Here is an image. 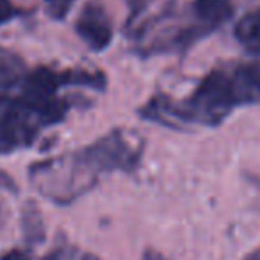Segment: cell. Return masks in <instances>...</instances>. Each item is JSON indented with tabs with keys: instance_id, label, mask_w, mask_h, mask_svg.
I'll use <instances>...</instances> for the list:
<instances>
[{
	"instance_id": "cell-6",
	"label": "cell",
	"mask_w": 260,
	"mask_h": 260,
	"mask_svg": "<svg viewBox=\"0 0 260 260\" xmlns=\"http://www.w3.org/2000/svg\"><path fill=\"white\" fill-rule=\"evenodd\" d=\"M234 36L248 53L260 57V7L246 13L237 21Z\"/></svg>"
},
{
	"instance_id": "cell-10",
	"label": "cell",
	"mask_w": 260,
	"mask_h": 260,
	"mask_svg": "<svg viewBox=\"0 0 260 260\" xmlns=\"http://www.w3.org/2000/svg\"><path fill=\"white\" fill-rule=\"evenodd\" d=\"M0 260H30V255L21 250H11L6 255H2Z\"/></svg>"
},
{
	"instance_id": "cell-4",
	"label": "cell",
	"mask_w": 260,
	"mask_h": 260,
	"mask_svg": "<svg viewBox=\"0 0 260 260\" xmlns=\"http://www.w3.org/2000/svg\"><path fill=\"white\" fill-rule=\"evenodd\" d=\"M78 38L92 52H105L113 41V25L105 7L98 2H89L82 7L75 21Z\"/></svg>"
},
{
	"instance_id": "cell-8",
	"label": "cell",
	"mask_w": 260,
	"mask_h": 260,
	"mask_svg": "<svg viewBox=\"0 0 260 260\" xmlns=\"http://www.w3.org/2000/svg\"><path fill=\"white\" fill-rule=\"evenodd\" d=\"M48 2H50V11H52L53 16L64 18L75 0H48Z\"/></svg>"
},
{
	"instance_id": "cell-2",
	"label": "cell",
	"mask_w": 260,
	"mask_h": 260,
	"mask_svg": "<svg viewBox=\"0 0 260 260\" xmlns=\"http://www.w3.org/2000/svg\"><path fill=\"white\" fill-rule=\"evenodd\" d=\"M260 105V58L221 62L184 100L157 94L140 108V117L161 126L216 127L237 108Z\"/></svg>"
},
{
	"instance_id": "cell-1",
	"label": "cell",
	"mask_w": 260,
	"mask_h": 260,
	"mask_svg": "<svg viewBox=\"0 0 260 260\" xmlns=\"http://www.w3.org/2000/svg\"><path fill=\"white\" fill-rule=\"evenodd\" d=\"M105 75L89 69L27 68L13 52L0 50V154L27 149L71 110L64 89L103 90Z\"/></svg>"
},
{
	"instance_id": "cell-11",
	"label": "cell",
	"mask_w": 260,
	"mask_h": 260,
	"mask_svg": "<svg viewBox=\"0 0 260 260\" xmlns=\"http://www.w3.org/2000/svg\"><path fill=\"white\" fill-rule=\"evenodd\" d=\"M142 260H168L163 253H159L154 248H147L142 255Z\"/></svg>"
},
{
	"instance_id": "cell-13",
	"label": "cell",
	"mask_w": 260,
	"mask_h": 260,
	"mask_svg": "<svg viewBox=\"0 0 260 260\" xmlns=\"http://www.w3.org/2000/svg\"><path fill=\"white\" fill-rule=\"evenodd\" d=\"M243 260H260V246L255 248L253 251H250V253H248Z\"/></svg>"
},
{
	"instance_id": "cell-12",
	"label": "cell",
	"mask_w": 260,
	"mask_h": 260,
	"mask_svg": "<svg viewBox=\"0 0 260 260\" xmlns=\"http://www.w3.org/2000/svg\"><path fill=\"white\" fill-rule=\"evenodd\" d=\"M69 253H71L69 250H64V248H58V250L52 251V253H50L48 257L43 258V260H66V258L69 257Z\"/></svg>"
},
{
	"instance_id": "cell-14",
	"label": "cell",
	"mask_w": 260,
	"mask_h": 260,
	"mask_svg": "<svg viewBox=\"0 0 260 260\" xmlns=\"http://www.w3.org/2000/svg\"><path fill=\"white\" fill-rule=\"evenodd\" d=\"M82 260H100V258H98L96 255H92V253H87V255H83Z\"/></svg>"
},
{
	"instance_id": "cell-7",
	"label": "cell",
	"mask_w": 260,
	"mask_h": 260,
	"mask_svg": "<svg viewBox=\"0 0 260 260\" xmlns=\"http://www.w3.org/2000/svg\"><path fill=\"white\" fill-rule=\"evenodd\" d=\"M18 14V9L13 6L11 0H0V27L14 20Z\"/></svg>"
},
{
	"instance_id": "cell-3",
	"label": "cell",
	"mask_w": 260,
	"mask_h": 260,
	"mask_svg": "<svg viewBox=\"0 0 260 260\" xmlns=\"http://www.w3.org/2000/svg\"><path fill=\"white\" fill-rule=\"evenodd\" d=\"M142 151L144 147L140 142H133L122 129L112 131L92 145L82 149L78 154L71 156L69 177L73 179L62 191L58 204H68L76 195L87 191L100 174L133 172L140 165Z\"/></svg>"
},
{
	"instance_id": "cell-9",
	"label": "cell",
	"mask_w": 260,
	"mask_h": 260,
	"mask_svg": "<svg viewBox=\"0 0 260 260\" xmlns=\"http://www.w3.org/2000/svg\"><path fill=\"white\" fill-rule=\"evenodd\" d=\"M151 0H127V7H129V21H135L145 9H147Z\"/></svg>"
},
{
	"instance_id": "cell-5",
	"label": "cell",
	"mask_w": 260,
	"mask_h": 260,
	"mask_svg": "<svg viewBox=\"0 0 260 260\" xmlns=\"http://www.w3.org/2000/svg\"><path fill=\"white\" fill-rule=\"evenodd\" d=\"M232 13V0H193V18L186 25L191 45L221 27Z\"/></svg>"
}]
</instances>
